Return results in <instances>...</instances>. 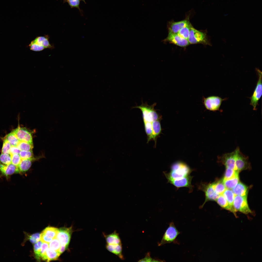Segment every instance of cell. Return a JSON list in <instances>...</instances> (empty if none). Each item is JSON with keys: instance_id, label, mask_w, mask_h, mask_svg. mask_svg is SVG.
Masks as SVG:
<instances>
[{"instance_id": "obj_4", "label": "cell", "mask_w": 262, "mask_h": 262, "mask_svg": "<svg viewBox=\"0 0 262 262\" xmlns=\"http://www.w3.org/2000/svg\"><path fill=\"white\" fill-rule=\"evenodd\" d=\"M255 70L258 76V80L252 95L250 98V104L253 107L254 110H256L257 106L262 94V72L257 68H256Z\"/></svg>"}, {"instance_id": "obj_28", "label": "cell", "mask_w": 262, "mask_h": 262, "mask_svg": "<svg viewBox=\"0 0 262 262\" xmlns=\"http://www.w3.org/2000/svg\"><path fill=\"white\" fill-rule=\"evenodd\" d=\"M222 195L229 205L233 207V203L235 195L232 191L230 189H226Z\"/></svg>"}, {"instance_id": "obj_40", "label": "cell", "mask_w": 262, "mask_h": 262, "mask_svg": "<svg viewBox=\"0 0 262 262\" xmlns=\"http://www.w3.org/2000/svg\"><path fill=\"white\" fill-rule=\"evenodd\" d=\"M10 155L11 163L16 166H17L22 160L19 155L16 154Z\"/></svg>"}, {"instance_id": "obj_32", "label": "cell", "mask_w": 262, "mask_h": 262, "mask_svg": "<svg viewBox=\"0 0 262 262\" xmlns=\"http://www.w3.org/2000/svg\"><path fill=\"white\" fill-rule=\"evenodd\" d=\"M16 147L20 151H28L32 150L33 146L28 142L19 141Z\"/></svg>"}, {"instance_id": "obj_25", "label": "cell", "mask_w": 262, "mask_h": 262, "mask_svg": "<svg viewBox=\"0 0 262 262\" xmlns=\"http://www.w3.org/2000/svg\"><path fill=\"white\" fill-rule=\"evenodd\" d=\"M212 183L214 190L216 193L219 195L222 194L227 189L223 183L222 180H219Z\"/></svg>"}, {"instance_id": "obj_9", "label": "cell", "mask_w": 262, "mask_h": 262, "mask_svg": "<svg viewBox=\"0 0 262 262\" xmlns=\"http://www.w3.org/2000/svg\"><path fill=\"white\" fill-rule=\"evenodd\" d=\"M236 150L235 165L236 170L238 171L246 170L250 167V164L248 157L244 155L237 147Z\"/></svg>"}, {"instance_id": "obj_24", "label": "cell", "mask_w": 262, "mask_h": 262, "mask_svg": "<svg viewBox=\"0 0 262 262\" xmlns=\"http://www.w3.org/2000/svg\"><path fill=\"white\" fill-rule=\"evenodd\" d=\"M58 232V229L57 228L48 227L46 228L42 233L48 237L53 239L57 238Z\"/></svg>"}, {"instance_id": "obj_39", "label": "cell", "mask_w": 262, "mask_h": 262, "mask_svg": "<svg viewBox=\"0 0 262 262\" xmlns=\"http://www.w3.org/2000/svg\"><path fill=\"white\" fill-rule=\"evenodd\" d=\"M49 247V244L42 242L41 246L40 254L41 258H42L43 260L46 261L47 258L46 255V252Z\"/></svg>"}, {"instance_id": "obj_1", "label": "cell", "mask_w": 262, "mask_h": 262, "mask_svg": "<svg viewBox=\"0 0 262 262\" xmlns=\"http://www.w3.org/2000/svg\"><path fill=\"white\" fill-rule=\"evenodd\" d=\"M192 170L186 164L178 161L173 164L168 173H164L167 180L178 179L190 175Z\"/></svg>"}, {"instance_id": "obj_15", "label": "cell", "mask_w": 262, "mask_h": 262, "mask_svg": "<svg viewBox=\"0 0 262 262\" xmlns=\"http://www.w3.org/2000/svg\"><path fill=\"white\" fill-rule=\"evenodd\" d=\"M192 177L190 175L178 179L168 180V182L177 188L186 187L192 190V186L191 182Z\"/></svg>"}, {"instance_id": "obj_21", "label": "cell", "mask_w": 262, "mask_h": 262, "mask_svg": "<svg viewBox=\"0 0 262 262\" xmlns=\"http://www.w3.org/2000/svg\"><path fill=\"white\" fill-rule=\"evenodd\" d=\"M218 204L222 208L229 211L237 216L236 211L233 207L231 206L228 203L223 195H220L216 200Z\"/></svg>"}, {"instance_id": "obj_5", "label": "cell", "mask_w": 262, "mask_h": 262, "mask_svg": "<svg viewBox=\"0 0 262 262\" xmlns=\"http://www.w3.org/2000/svg\"><path fill=\"white\" fill-rule=\"evenodd\" d=\"M30 49L35 51H42L45 49L52 48L47 36L37 37L29 44Z\"/></svg>"}, {"instance_id": "obj_19", "label": "cell", "mask_w": 262, "mask_h": 262, "mask_svg": "<svg viewBox=\"0 0 262 262\" xmlns=\"http://www.w3.org/2000/svg\"><path fill=\"white\" fill-rule=\"evenodd\" d=\"M152 135L147 142L153 140L155 143L156 142L157 138L160 133L161 128L160 119L153 121L152 123Z\"/></svg>"}, {"instance_id": "obj_43", "label": "cell", "mask_w": 262, "mask_h": 262, "mask_svg": "<svg viewBox=\"0 0 262 262\" xmlns=\"http://www.w3.org/2000/svg\"><path fill=\"white\" fill-rule=\"evenodd\" d=\"M20 151L16 147L11 146L10 150V155L16 154H19Z\"/></svg>"}, {"instance_id": "obj_26", "label": "cell", "mask_w": 262, "mask_h": 262, "mask_svg": "<svg viewBox=\"0 0 262 262\" xmlns=\"http://www.w3.org/2000/svg\"><path fill=\"white\" fill-rule=\"evenodd\" d=\"M61 254L59 251H56L50 248H48L46 252L47 262L56 260Z\"/></svg>"}, {"instance_id": "obj_45", "label": "cell", "mask_w": 262, "mask_h": 262, "mask_svg": "<svg viewBox=\"0 0 262 262\" xmlns=\"http://www.w3.org/2000/svg\"><path fill=\"white\" fill-rule=\"evenodd\" d=\"M82 0L84 2H85V0Z\"/></svg>"}, {"instance_id": "obj_6", "label": "cell", "mask_w": 262, "mask_h": 262, "mask_svg": "<svg viewBox=\"0 0 262 262\" xmlns=\"http://www.w3.org/2000/svg\"><path fill=\"white\" fill-rule=\"evenodd\" d=\"M180 232L176 228L173 222L169 224V226L166 230L161 242L158 244L159 246L172 243H175L178 236Z\"/></svg>"}, {"instance_id": "obj_36", "label": "cell", "mask_w": 262, "mask_h": 262, "mask_svg": "<svg viewBox=\"0 0 262 262\" xmlns=\"http://www.w3.org/2000/svg\"><path fill=\"white\" fill-rule=\"evenodd\" d=\"M22 159L33 158V154L32 150L30 151H21L19 154Z\"/></svg>"}, {"instance_id": "obj_29", "label": "cell", "mask_w": 262, "mask_h": 262, "mask_svg": "<svg viewBox=\"0 0 262 262\" xmlns=\"http://www.w3.org/2000/svg\"><path fill=\"white\" fill-rule=\"evenodd\" d=\"M192 26L190 22H189L186 26L181 29L177 34L188 41L190 29Z\"/></svg>"}, {"instance_id": "obj_27", "label": "cell", "mask_w": 262, "mask_h": 262, "mask_svg": "<svg viewBox=\"0 0 262 262\" xmlns=\"http://www.w3.org/2000/svg\"><path fill=\"white\" fill-rule=\"evenodd\" d=\"M223 183L226 188H233L239 182V176L232 179L222 180Z\"/></svg>"}, {"instance_id": "obj_38", "label": "cell", "mask_w": 262, "mask_h": 262, "mask_svg": "<svg viewBox=\"0 0 262 262\" xmlns=\"http://www.w3.org/2000/svg\"><path fill=\"white\" fill-rule=\"evenodd\" d=\"M11 146L10 143L6 139H4L1 150L2 153L10 154V150Z\"/></svg>"}, {"instance_id": "obj_18", "label": "cell", "mask_w": 262, "mask_h": 262, "mask_svg": "<svg viewBox=\"0 0 262 262\" xmlns=\"http://www.w3.org/2000/svg\"><path fill=\"white\" fill-rule=\"evenodd\" d=\"M106 248L108 251L117 256L121 259H124L122 254V244L115 245L106 244Z\"/></svg>"}, {"instance_id": "obj_8", "label": "cell", "mask_w": 262, "mask_h": 262, "mask_svg": "<svg viewBox=\"0 0 262 262\" xmlns=\"http://www.w3.org/2000/svg\"><path fill=\"white\" fill-rule=\"evenodd\" d=\"M247 196H235L233 206L237 212L238 211L246 214L252 213L248 205Z\"/></svg>"}, {"instance_id": "obj_11", "label": "cell", "mask_w": 262, "mask_h": 262, "mask_svg": "<svg viewBox=\"0 0 262 262\" xmlns=\"http://www.w3.org/2000/svg\"><path fill=\"white\" fill-rule=\"evenodd\" d=\"M199 188L205 193V201L200 207L201 208L207 201L216 200L219 195L215 191L213 187L212 183H202L199 186Z\"/></svg>"}, {"instance_id": "obj_35", "label": "cell", "mask_w": 262, "mask_h": 262, "mask_svg": "<svg viewBox=\"0 0 262 262\" xmlns=\"http://www.w3.org/2000/svg\"><path fill=\"white\" fill-rule=\"evenodd\" d=\"M0 162L2 164L8 165L11 163V157L10 154L1 153L0 155Z\"/></svg>"}, {"instance_id": "obj_16", "label": "cell", "mask_w": 262, "mask_h": 262, "mask_svg": "<svg viewBox=\"0 0 262 262\" xmlns=\"http://www.w3.org/2000/svg\"><path fill=\"white\" fill-rule=\"evenodd\" d=\"M18 173H19V172L17 166L12 163L6 165L0 162V174L2 176H4L8 178L14 174Z\"/></svg>"}, {"instance_id": "obj_20", "label": "cell", "mask_w": 262, "mask_h": 262, "mask_svg": "<svg viewBox=\"0 0 262 262\" xmlns=\"http://www.w3.org/2000/svg\"><path fill=\"white\" fill-rule=\"evenodd\" d=\"M103 234L106 244L112 245L122 244L119 234L116 231L108 235H106L104 233Z\"/></svg>"}, {"instance_id": "obj_30", "label": "cell", "mask_w": 262, "mask_h": 262, "mask_svg": "<svg viewBox=\"0 0 262 262\" xmlns=\"http://www.w3.org/2000/svg\"><path fill=\"white\" fill-rule=\"evenodd\" d=\"M4 139H6L12 146L16 147L19 141L12 131L7 135Z\"/></svg>"}, {"instance_id": "obj_17", "label": "cell", "mask_w": 262, "mask_h": 262, "mask_svg": "<svg viewBox=\"0 0 262 262\" xmlns=\"http://www.w3.org/2000/svg\"><path fill=\"white\" fill-rule=\"evenodd\" d=\"M189 22L188 19L177 22H169L167 24L168 33L177 34L180 29Z\"/></svg>"}, {"instance_id": "obj_12", "label": "cell", "mask_w": 262, "mask_h": 262, "mask_svg": "<svg viewBox=\"0 0 262 262\" xmlns=\"http://www.w3.org/2000/svg\"><path fill=\"white\" fill-rule=\"evenodd\" d=\"M236 150L233 152L223 154L218 157V161L224 165L226 168L236 170L235 162Z\"/></svg>"}, {"instance_id": "obj_33", "label": "cell", "mask_w": 262, "mask_h": 262, "mask_svg": "<svg viewBox=\"0 0 262 262\" xmlns=\"http://www.w3.org/2000/svg\"><path fill=\"white\" fill-rule=\"evenodd\" d=\"M42 242L40 240L35 243L33 246V249L35 257L37 260H40L41 258V246Z\"/></svg>"}, {"instance_id": "obj_31", "label": "cell", "mask_w": 262, "mask_h": 262, "mask_svg": "<svg viewBox=\"0 0 262 262\" xmlns=\"http://www.w3.org/2000/svg\"><path fill=\"white\" fill-rule=\"evenodd\" d=\"M239 172L237 170L226 168L223 179L228 180L238 177Z\"/></svg>"}, {"instance_id": "obj_2", "label": "cell", "mask_w": 262, "mask_h": 262, "mask_svg": "<svg viewBox=\"0 0 262 262\" xmlns=\"http://www.w3.org/2000/svg\"><path fill=\"white\" fill-rule=\"evenodd\" d=\"M156 103L149 105L147 103H142L141 105L134 107L140 109L142 112L143 123H152L155 120H159L160 116L155 109Z\"/></svg>"}, {"instance_id": "obj_22", "label": "cell", "mask_w": 262, "mask_h": 262, "mask_svg": "<svg viewBox=\"0 0 262 262\" xmlns=\"http://www.w3.org/2000/svg\"><path fill=\"white\" fill-rule=\"evenodd\" d=\"M232 191L235 195L242 196H247L248 188L245 185L240 182H238L232 189Z\"/></svg>"}, {"instance_id": "obj_23", "label": "cell", "mask_w": 262, "mask_h": 262, "mask_svg": "<svg viewBox=\"0 0 262 262\" xmlns=\"http://www.w3.org/2000/svg\"><path fill=\"white\" fill-rule=\"evenodd\" d=\"M35 159L34 157L22 159L17 166L20 173H24L28 171L30 168L32 162Z\"/></svg>"}, {"instance_id": "obj_44", "label": "cell", "mask_w": 262, "mask_h": 262, "mask_svg": "<svg viewBox=\"0 0 262 262\" xmlns=\"http://www.w3.org/2000/svg\"><path fill=\"white\" fill-rule=\"evenodd\" d=\"M156 260H155L151 258L149 254L148 253L144 258L139 260L138 262H157V261H156Z\"/></svg>"}, {"instance_id": "obj_3", "label": "cell", "mask_w": 262, "mask_h": 262, "mask_svg": "<svg viewBox=\"0 0 262 262\" xmlns=\"http://www.w3.org/2000/svg\"><path fill=\"white\" fill-rule=\"evenodd\" d=\"M188 41L190 44H201L205 45L212 46L210 38L207 35L206 31L198 30L192 25L189 30Z\"/></svg>"}, {"instance_id": "obj_13", "label": "cell", "mask_w": 262, "mask_h": 262, "mask_svg": "<svg viewBox=\"0 0 262 262\" xmlns=\"http://www.w3.org/2000/svg\"><path fill=\"white\" fill-rule=\"evenodd\" d=\"M12 131L19 141L26 142L33 145L32 133L26 128L18 126Z\"/></svg>"}, {"instance_id": "obj_14", "label": "cell", "mask_w": 262, "mask_h": 262, "mask_svg": "<svg viewBox=\"0 0 262 262\" xmlns=\"http://www.w3.org/2000/svg\"><path fill=\"white\" fill-rule=\"evenodd\" d=\"M164 42H168L182 47H185L190 44L188 41L177 34L168 33L167 37L163 40Z\"/></svg>"}, {"instance_id": "obj_42", "label": "cell", "mask_w": 262, "mask_h": 262, "mask_svg": "<svg viewBox=\"0 0 262 262\" xmlns=\"http://www.w3.org/2000/svg\"><path fill=\"white\" fill-rule=\"evenodd\" d=\"M53 239V238L48 237L42 232L40 235V240L42 242L49 244Z\"/></svg>"}, {"instance_id": "obj_10", "label": "cell", "mask_w": 262, "mask_h": 262, "mask_svg": "<svg viewBox=\"0 0 262 262\" xmlns=\"http://www.w3.org/2000/svg\"><path fill=\"white\" fill-rule=\"evenodd\" d=\"M58 230L57 238L60 242L61 245L68 248L73 232L72 226L69 228H60Z\"/></svg>"}, {"instance_id": "obj_41", "label": "cell", "mask_w": 262, "mask_h": 262, "mask_svg": "<svg viewBox=\"0 0 262 262\" xmlns=\"http://www.w3.org/2000/svg\"><path fill=\"white\" fill-rule=\"evenodd\" d=\"M72 8H75L80 10L79 5L80 0H66Z\"/></svg>"}, {"instance_id": "obj_37", "label": "cell", "mask_w": 262, "mask_h": 262, "mask_svg": "<svg viewBox=\"0 0 262 262\" xmlns=\"http://www.w3.org/2000/svg\"><path fill=\"white\" fill-rule=\"evenodd\" d=\"M40 235L39 233H35L30 236L27 234L25 239H28L31 243H35L40 240Z\"/></svg>"}, {"instance_id": "obj_34", "label": "cell", "mask_w": 262, "mask_h": 262, "mask_svg": "<svg viewBox=\"0 0 262 262\" xmlns=\"http://www.w3.org/2000/svg\"><path fill=\"white\" fill-rule=\"evenodd\" d=\"M60 246V243L59 240L56 238L53 239L49 244V248L57 251L59 252Z\"/></svg>"}, {"instance_id": "obj_7", "label": "cell", "mask_w": 262, "mask_h": 262, "mask_svg": "<svg viewBox=\"0 0 262 262\" xmlns=\"http://www.w3.org/2000/svg\"><path fill=\"white\" fill-rule=\"evenodd\" d=\"M203 103L207 110L213 111H219L222 102L227 99H222L216 96H212L207 98L204 97Z\"/></svg>"}]
</instances>
